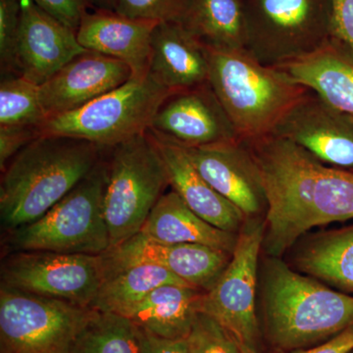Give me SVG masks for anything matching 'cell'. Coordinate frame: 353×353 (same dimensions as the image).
I'll return each instance as SVG.
<instances>
[{"instance_id": "cell-1", "label": "cell", "mask_w": 353, "mask_h": 353, "mask_svg": "<svg viewBox=\"0 0 353 353\" xmlns=\"http://www.w3.org/2000/svg\"><path fill=\"white\" fill-rule=\"evenodd\" d=\"M266 194L263 248L280 257L312 228L353 219V172L275 134L245 141Z\"/></svg>"}, {"instance_id": "cell-2", "label": "cell", "mask_w": 353, "mask_h": 353, "mask_svg": "<svg viewBox=\"0 0 353 353\" xmlns=\"http://www.w3.org/2000/svg\"><path fill=\"white\" fill-rule=\"evenodd\" d=\"M108 148L85 139L39 137L1 171L0 220L6 233L31 224L88 175Z\"/></svg>"}, {"instance_id": "cell-3", "label": "cell", "mask_w": 353, "mask_h": 353, "mask_svg": "<svg viewBox=\"0 0 353 353\" xmlns=\"http://www.w3.org/2000/svg\"><path fill=\"white\" fill-rule=\"evenodd\" d=\"M265 336L279 352L315 347L353 327V296L290 268L265 260L261 274Z\"/></svg>"}, {"instance_id": "cell-4", "label": "cell", "mask_w": 353, "mask_h": 353, "mask_svg": "<svg viewBox=\"0 0 353 353\" xmlns=\"http://www.w3.org/2000/svg\"><path fill=\"white\" fill-rule=\"evenodd\" d=\"M206 50L208 83L241 141L273 134L309 92L282 70L261 63L246 48L206 46Z\"/></svg>"}, {"instance_id": "cell-5", "label": "cell", "mask_w": 353, "mask_h": 353, "mask_svg": "<svg viewBox=\"0 0 353 353\" xmlns=\"http://www.w3.org/2000/svg\"><path fill=\"white\" fill-rule=\"evenodd\" d=\"M108 155L64 199L39 219L8 232L11 252L104 254L110 234L103 211Z\"/></svg>"}, {"instance_id": "cell-6", "label": "cell", "mask_w": 353, "mask_h": 353, "mask_svg": "<svg viewBox=\"0 0 353 353\" xmlns=\"http://www.w3.org/2000/svg\"><path fill=\"white\" fill-rule=\"evenodd\" d=\"M108 165L103 211L113 248L141 231L170 183L150 132L109 148Z\"/></svg>"}, {"instance_id": "cell-7", "label": "cell", "mask_w": 353, "mask_h": 353, "mask_svg": "<svg viewBox=\"0 0 353 353\" xmlns=\"http://www.w3.org/2000/svg\"><path fill=\"white\" fill-rule=\"evenodd\" d=\"M175 92L150 74L132 76L83 108L48 118L38 127V138L68 137L113 148L150 131L158 109Z\"/></svg>"}, {"instance_id": "cell-8", "label": "cell", "mask_w": 353, "mask_h": 353, "mask_svg": "<svg viewBox=\"0 0 353 353\" xmlns=\"http://www.w3.org/2000/svg\"><path fill=\"white\" fill-rule=\"evenodd\" d=\"M245 48L276 67L319 48L332 37L331 0H243Z\"/></svg>"}, {"instance_id": "cell-9", "label": "cell", "mask_w": 353, "mask_h": 353, "mask_svg": "<svg viewBox=\"0 0 353 353\" xmlns=\"http://www.w3.org/2000/svg\"><path fill=\"white\" fill-rule=\"evenodd\" d=\"M94 309L0 287V353H72Z\"/></svg>"}, {"instance_id": "cell-10", "label": "cell", "mask_w": 353, "mask_h": 353, "mask_svg": "<svg viewBox=\"0 0 353 353\" xmlns=\"http://www.w3.org/2000/svg\"><path fill=\"white\" fill-rule=\"evenodd\" d=\"M108 273L103 254L13 252L1 265V285L92 308Z\"/></svg>"}, {"instance_id": "cell-11", "label": "cell", "mask_w": 353, "mask_h": 353, "mask_svg": "<svg viewBox=\"0 0 353 353\" xmlns=\"http://www.w3.org/2000/svg\"><path fill=\"white\" fill-rule=\"evenodd\" d=\"M265 220L248 218L239 233L230 263L214 287L202 296L199 313L208 315L239 343L257 350V270L263 248Z\"/></svg>"}, {"instance_id": "cell-12", "label": "cell", "mask_w": 353, "mask_h": 353, "mask_svg": "<svg viewBox=\"0 0 353 353\" xmlns=\"http://www.w3.org/2000/svg\"><path fill=\"white\" fill-rule=\"evenodd\" d=\"M148 132L183 148L241 141L208 83L171 94L158 109Z\"/></svg>"}, {"instance_id": "cell-13", "label": "cell", "mask_w": 353, "mask_h": 353, "mask_svg": "<svg viewBox=\"0 0 353 353\" xmlns=\"http://www.w3.org/2000/svg\"><path fill=\"white\" fill-rule=\"evenodd\" d=\"M273 134L304 148L323 163L353 172V115L309 90Z\"/></svg>"}, {"instance_id": "cell-14", "label": "cell", "mask_w": 353, "mask_h": 353, "mask_svg": "<svg viewBox=\"0 0 353 353\" xmlns=\"http://www.w3.org/2000/svg\"><path fill=\"white\" fill-rule=\"evenodd\" d=\"M103 255L108 271L128 265L155 264L205 292L214 287L232 257L231 253L196 243L165 245L141 233Z\"/></svg>"}, {"instance_id": "cell-15", "label": "cell", "mask_w": 353, "mask_h": 353, "mask_svg": "<svg viewBox=\"0 0 353 353\" xmlns=\"http://www.w3.org/2000/svg\"><path fill=\"white\" fill-rule=\"evenodd\" d=\"M21 6L22 20L14 58V75L41 85L88 50L79 43L76 31L32 0H21Z\"/></svg>"}, {"instance_id": "cell-16", "label": "cell", "mask_w": 353, "mask_h": 353, "mask_svg": "<svg viewBox=\"0 0 353 353\" xmlns=\"http://www.w3.org/2000/svg\"><path fill=\"white\" fill-rule=\"evenodd\" d=\"M132 76V69L125 62L94 51H85L39 85L46 119L87 105L124 85Z\"/></svg>"}, {"instance_id": "cell-17", "label": "cell", "mask_w": 353, "mask_h": 353, "mask_svg": "<svg viewBox=\"0 0 353 353\" xmlns=\"http://www.w3.org/2000/svg\"><path fill=\"white\" fill-rule=\"evenodd\" d=\"M197 172L248 218L266 213L267 199L259 167L245 141L185 148Z\"/></svg>"}, {"instance_id": "cell-18", "label": "cell", "mask_w": 353, "mask_h": 353, "mask_svg": "<svg viewBox=\"0 0 353 353\" xmlns=\"http://www.w3.org/2000/svg\"><path fill=\"white\" fill-rule=\"evenodd\" d=\"M158 23L134 19L115 11L94 10L83 16L77 39L85 50L125 62L134 76H145Z\"/></svg>"}, {"instance_id": "cell-19", "label": "cell", "mask_w": 353, "mask_h": 353, "mask_svg": "<svg viewBox=\"0 0 353 353\" xmlns=\"http://www.w3.org/2000/svg\"><path fill=\"white\" fill-rule=\"evenodd\" d=\"M148 74L175 92L208 83L206 46L176 21L158 23L152 34Z\"/></svg>"}, {"instance_id": "cell-20", "label": "cell", "mask_w": 353, "mask_h": 353, "mask_svg": "<svg viewBox=\"0 0 353 353\" xmlns=\"http://www.w3.org/2000/svg\"><path fill=\"white\" fill-rule=\"evenodd\" d=\"M152 134L166 165L172 190L206 222L224 231L240 233L248 219L245 213L197 172L185 148Z\"/></svg>"}, {"instance_id": "cell-21", "label": "cell", "mask_w": 353, "mask_h": 353, "mask_svg": "<svg viewBox=\"0 0 353 353\" xmlns=\"http://www.w3.org/2000/svg\"><path fill=\"white\" fill-rule=\"evenodd\" d=\"M276 68L332 108L353 115V55L336 39L331 37L317 50Z\"/></svg>"}, {"instance_id": "cell-22", "label": "cell", "mask_w": 353, "mask_h": 353, "mask_svg": "<svg viewBox=\"0 0 353 353\" xmlns=\"http://www.w3.org/2000/svg\"><path fill=\"white\" fill-rule=\"evenodd\" d=\"M139 233L165 245L196 243L231 254L239 236L202 219L173 190L160 197Z\"/></svg>"}, {"instance_id": "cell-23", "label": "cell", "mask_w": 353, "mask_h": 353, "mask_svg": "<svg viewBox=\"0 0 353 353\" xmlns=\"http://www.w3.org/2000/svg\"><path fill=\"white\" fill-rule=\"evenodd\" d=\"M204 292L190 285H161L121 316L146 333L165 339H187Z\"/></svg>"}, {"instance_id": "cell-24", "label": "cell", "mask_w": 353, "mask_h": 353, "mask_svg": "<svg viewBox=\"0 0 353 353\" xmlns=\"http://www.w3.org/2000/svg\"><path fill=\"white\" fill-rule=\"evenodd\" d=\"M296 268L345 292H353V226L311 236L294 256Z\"/></svg>"}, {"instance_id": "cell-25", "label": "cell", "mask_w": 353, "mask_h": 353, "mask_svg": "<svg viewBox=\"0 0 353 353\" xmlns=\"http://www.w3.org/2000/svg\"><path fill=\"white\" fill-rule=\"evenodd\" d=\"M176 22L204 46L245 48L243 0H187Z\"/></svg>"}, {"instance_id": "cell-26", "label": "cell", "mask_w": 353, "mask_h": 353, "mask_svg": "<svg viewBox=\"0 0 353 353\" xmlns=\"http://www.w3.org/2000/svg\"><path fill=\"white\" fill-rule=\"evenodd\" d=\"M164 285H190L155 264H132L111 269L106 273L92 309L121 315Z\"/></svg>"}, {"instance_id": "cell-27", "label": "cell", "mask_w": 353, "mask_h": 353, "mask_svg": "<svg viewBox=\"0 0 353 353\" xmlns=\"http://www.w3.org/2000/svg\"><path fill=\"white\" fill-rule=\"evenodd\" d=\"M145 333L126 317L94 310L72 353H143Z\"/></svg>"}, {"instance_id": "cell-28", "label": "cell", "mask_w": 353, "mask_h": 353, "mask_svg": "<svg viewBox=\"0 0 353 353\" xmlns=\"http://www.w3.org/2000/svg\"><path fill=\"white\" fill-rule=\"evenodd\" d=\"M46 119L39 85L18 75L0 83V126L37 127Z\"/></svg>"}, {"instance_id": "cell-29", "label": "cell", "mask_w": 353, "mask_h": 353, "mask_svg": "<svg viewBox=\"0 0 353 353\" xmlns=\"http://www.w3.org/2000/svg\"><path fill=\"white\" fill-rule=\"evenodd\" d=\"M188 343L190 353H241L233 334L203 313L197 314Z\"/></svg>"}, {"instance_id": "cell-30", "label": "cell", "mask_w": 353, "mask_h": 353, "mask_svg": "<svg viewBox=\"0 0 353 353\" xmlns=\"http://www.w3.org/2000/svg\"><path fill=\"white\" fill-rule=\"evenodd\" d=\"M21 0H0V64L1 71L14 74V58L19 36Z\"/></svg>"}, {"instance_id": "cell-31", "label": "cell", "mask_w": 353, "mask_h": 353, "mask_svg": "<svg viewBox=\"0 0 353 353\" xmlns=\"http://www.w3.org/2000/svg\"><path fill=\"white\" fill-rule=\"evenodd\" d=\"M187 0H117L115 12L134 19L178 21Z\"/></svg>"}, {"instance_id": "cell-32", "label": "cell", "mask_w": 353, "mask_h": 353, "mask_svg": "<svg viewBox=\"0 0 353 353\" xmlns=\"http://www.w3.org/2000/svg\"><path fill=\"white\" fill-rule=\"evenodd\" d=\"M43 11L77 32L90 6L87 0H32Z\"/></svg>"}, {"instance_id": "cell-33", "label": "cell", "mask_w": 353, "mask_h": 353, "mask_svg": "<svg viewBox=\"0 0 353 353\" xmlns=\"http://www.w3.org/2000/svg\"><path fill=\"white\" fill-rule=\"evenodd\" d=\"M38 138L37 127L0 126V169L3 171L21 150Z\"/></svg>"}, {"instance_id": "cell-34", "label": "cell", "mask_w": 353, "mask_h": 353, "mask_svg": "<svg viewBox=\"0 0 353 353\" xmlns=\"http://www.w3.org/2000/svg\"><path fill=\"white\" fill-rule=\"evenodd\" d=\"M332 38L353 55V0H331Z\"/></svg>"}, {"instance_id": "cell-35", "label": "cell", "mask_w": 353, "mask_h": 353, "mask_svg": "<svg viewBox=\"0 0 353 353\" xmlns=\"http://www.w3.org/2000/svg\"><path fill=\"white\" fill-rule=\"evenodd\" d=\"M352 352L353 327L315 347L292 350V352H279V353H350Z\"/></svg>"}, {"instance_id": "cell-36", "label": "cell", "mask_w": 353, "mask_h": 353, "mask_svg": "<svg viewBox=\"0 0 353 353\" xmlns=\"http://www.w3.org/2000/svg\"><path fill=\"white\" fill-rule=\"evenodd\" d=\"M145 333L143 353H190L187 339H165Z\"/></svg>"}, {"instance_id": "cell-37", "label": "cell", "mask_w": 353, "mask_h": 353, "mask_svg": "<svg viewBox=\"0 0 353 353\" xmlns=\"http://www.w3.org/2000/svg\"><path fill=\"white\" fill-rule=\"evenodd\" d=\"M94 10L115 11L117 0H87Z\"/></svg>"}, {"instance_id": "cell-38", "label": "cell", "mask_w": 353, "mask_h": 353, "mask_svg": "<svg viewBox=\"0 0 353 353\" xmlns=\"http://www.w3.org/2000/svg\"><path fill=\"white\" fill-rule=\"evenodd\" d=\"M240 347L241 353H259L257 352V350L248 347V345H245V343H240Z\"/></svg>"}, {"instance_id": "cell-39", "label": "cell", "mask_w": 353, "mask_h": 353, "mask_svg": "<svg viewBox=\"0 0 353 353\" xmlns=\"http://www.w3.org/2000/svg\"><path fill=\"white\" fill-rule=\"evenodd\" d=\"M352 352H350V353H352Z\"/></svg>"}]
</instances>
